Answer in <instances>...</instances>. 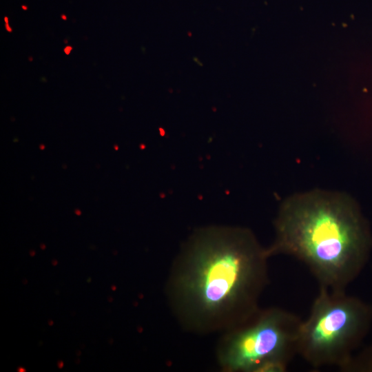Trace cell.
Wrapping results in <instances>:
<instances>
[{"label": "cell", "mask_w": 372, "mask_h": 372, "mask_svg": "<svg viewBox=\"0 0 372 372\" xmlns=\"http://www.w3.org/2000/svg\"><path fill=\"white\" fill-rule=\"evenodd\" d=\"M269 258L247 228L208 226L195 231L174 261L167 281L170 309L196 334L225 333L260 310Z\"/></svg>", "instance_id": "cell-1"}, {"label": "cell", "mask_w": 372, "mask_h": 372, "mask_svg": "<svg viewBox=\"0 0 372 372\" xmlns=\"http://www.w3.org/2000/svg\"><path fill=\"white\" fill-rule=\"evenodd\" d=\"M269 257L291 256L302 262L319 287L345 291L358 276L372 247L368 225L347 195L313 190L281 205Z\"/></svg>", "instance_id": "cell-2"}, {"label": "cell", "mask_w": 372, "mask_h": 372, "mask_svg": "<svg viewBox=\"0 0 372 372\" xmlns=\"http://www.w3.org/2000/svg\"><path fill=\"white\" fill-rule=\"evenodd\" d=\"M371 320L369 305L345 291L320 287L308 318L302 320L298 354L314 368L345 371Z\"/></svg>", "instance_id": "cell-3"}, {"label": "cell", "mask_w": 372, "mask_h": 372, "mask_svg": "<svg viewBox=\"0 0 372 372\" xmlns=\"http://www.w3.org/2000/svg\"><path fill=\"white\" fill-rule=\"evenodd\" d=\"M302 320L279 307L260 309L247 323L223 333L216 352L219 366L227 372H253L270 358L291 360L298 354Z\"/></svg>", "instance_id": "cell-4"}, {"label": "cell", "mask_w": 372, "mask_h": 372, "mask_svg": "<svg viewBox=\"0 0 372 372\" xmlns=\"http://www.w3.org/2000/svg\"><path fill=\"white\" fill-rule=\"evenodd\" d=\"M291 360L285 358H273L259 364L253 372H285Z\"/></svg>", "instance_id": "cell-5"}, {"label": "cell", "mask_w": 372, "mask_h": 372, "mask_svg": "<svg viewBox=\"0 0 372 372\" xmlns=\"http://www.w3.org/2000/svg\"><path fill=\"white\" fill-rule=\"evenodd\" d=\"M72 50V47L71 46H66L65 48H64V52L66 54H69L70 51Z\"/></svg>", "instance_id": "cell-6"}, {"label": "cell", "mask_w": 372, "mask_h": 372, "mask_svg": "<svg viewBox=\"0 0 372 372\" xmlns=\"http://www.w3.org/2000/svg\"><path fill=\"white\" fill-rule=\"evenodd\" d=\"M6 28L7 30V31L11 32H12V28L10 27V25H8V23H6Z\"/></svg>", "instance_id": "cell-7"}, {"label": "cell", "mask_w": 372, "mask_h": 372, "mask_svg": "<svg viewBox=\"0 0 372 372\" xmlns=\"http://www.w3.org/2000/svg\"><path fill=\"white\" fill-rule=\"evenodd\" d=\"M61 17V18H62L63 19H64V20H66V19H67V17H66V16H65V14H62Z\"/></svg>", "instance_id": "cell-8"}, {"label": "cell", "mask_w": 372, "mask_h": 372, "mask_svg": "<svg viewBox=\"0 0 372 372\" xmlns=\"http://www.w3.org/2000/svg\"><path fill=\"white\" fill-rule=\"evenodd\" d=\"M4 19H5L6 23H8V17H6L4 18Z\"/></svg>", "instance_id": "cell-9"}, {"label": "cell", "mask_w": 372, "mask_h": 372, "mask_svg": "<svg viewBox=\"0 0 372 372\" xmlns=\"http://www.w3.org/2000/svg\"><path fill=\"white\" fill-rule=\"evenodd\" d=\"M21 8H22L23 10H27V9H28L27 6H22Z\"/></svg>", "instance_id": "cell-10"}]
</instances>
